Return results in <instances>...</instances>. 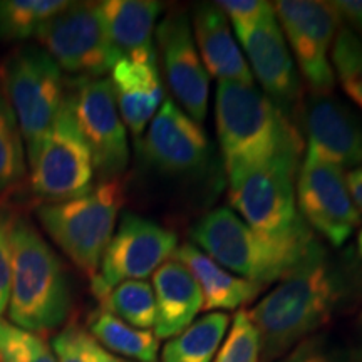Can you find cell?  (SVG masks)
Segmentation results:
<instances>
[{"label": "cell", "mask_w": 362, "mask_h": 362, "mask_svg": "<svg viewBox=\"0 0 362 362\" xmlns=\"http://www.w3.org/2000/svg\"><path fill=\"white\" fill-rule=\"evenodd\" d=\"M339 293L324 247L314 240L279 284L247 310L259 330L262 362L280 359L324 327L334 314Z\"/></svg>", "instance_id": "obj_1"}, {"label": "cell", "mask_w": 362, "mask_h": 362, "mask_svg": "<svg viewBox=\"0 0 362 362\" xmlns=\"http://www.w3.org/2000/svg\"><path fill=\"white\" fill-rule=\"evenodd\" d=\"M193 245L225 270L260 287L279 282L304 257L315 237L305 221L279 235L257 232L230 208H216L189 230Z\"/></svg>", "instance_id": "obj_2"}, {"label": "cell", "mask_w": 362, "mask_h": 362, "mask_svg": "<svg viewBox=\"0 0 362 362\" xmlns=\"http://www.w3.org/2000/svg\"><path fill=\"white\" fill-rule=\"evenodd\" d=\"M216 133L226 173L272 158L302 153V139L285 111L253 84L218 81Z\"/></svg>", "instance_id": "obj_3"}, {"label": "cell", "mask_w": 362, "mask_h": 362, "mask_svg": "<svg viewBox=\"0 0 362 362\" xmlns=\"http://www.w3.org/2000/svg\"><path fill=\"white\" fill-rule=\"evenodd\" d=\"M8 317L12 324L40 334L61 327L71 310L69 275L39 230L13 216Z\"/></svg>", "instance_id": "obj_4"}, {"label": "cell", "mask_w": 362, "mask_h": 362, "mask_svg": "<svg viewBox=\"0 0 362 362\" xmlns=\"http://www.w3.org/2000/svg\"><path fill=\"white\" fill-rule=\"evenodd\" d=\"M123 203L121 180H106L79 198L39 205L37 218L67 259L93 279L115 235Z\"/></svg>", "instance_id": "obj_5"}, {"label": "cell", "mask_w": 362, "mask_h": 362, "mask_svg": "<svg viewBox=\"0 0 362 362\" xmlns=\"http://www.w3.org/2000/svg\"><path fill=\"white\" fill-rule=\"evenodd\" d=\"M0 86L17 117L30 165L64 103L62 71L42 47L21 45L4 61Z\"/></svg>", "instance_id": "obj_6"}, {"label": "cell", "mask_w": 362, "mask_h": 362, "mask_svg": "<svg viewBox=\"0 0 362 362\" xmlns=\"http://www.w3.org/2000/svg\"><path fill=\"white\" fill-rule=\"evenodd\" d=\"M298 160V155H282L228 171L235 214L257 232L285 233L300 221L296 202Z\"/></svg>", "instance_id": "obj_7"}, {"label": "cell", "mask_w": 362, "mask_h": 362, "mask_svg": "<svg viewBox=\"0 0 362 362\" xmlns=\"http://www.w3.org/2000/svg\"><path fill=\"white\" fill-rule=\"evenodd\" d=\"M93 178V156L72 115L69 96H66L30 163V189L40 205L61 203L90 192Z\"/></svg>", "instance_id": "obj_8"}, {"label": "cell", "mask_w": 362, "mask_h": 362, "mask_svg": "<svg viewBox=\"0 0 362 362\" xmlns=\"http://www.w3.org/2000/svg\"><path fill=\"white\" fill-rule=\"evenodd\" d=\"M34 37L62 71L78 79H101L121 59L94 2H69L45 21Z\"/></svg>", "instance_id": "obj_9"}, {"label": "cell", "mask_w": 362, "mask_h": 362, "mask_svg": "<svg viewBox=\"0 0 362 362\" xmlns=\"http://www.w3.org/2000/svg\"><path fill=\"white\" fill-rule=\"evenodd\" d=\"M176 248L178 238L171 230L128 211L121 216L96 275L90 279V291L101 302L121 282L155 274Z\"/></svg>", "instance_id": "obj_10"}, {"label": "cell", "mask_w": 362, "mask_h": 362, "mask_svg": "<svg viewBox=\"0 0 362 362\" xmlns=\"http://www.w3.org/2000/svg\"><path fill=\"white\" fill-rule=\"evenodd\" d=\"M280 29L285 33L300 74L312 93L330 96L336 78L329 51L339 33L341 16L332 2L280 0L272 4Z\"/></svg>", "instance_id": "obj_11"}, {"label": "cell", "mask_w": 362, "mask_h": 362, "mask_svg": "<svg viewBox=\"0 0 362 362\" xmlns=\"http://www.w3.org/2000/svg\"><path fill=\"white\" fill-rule=\"evenodd\" d=\"M69 96L72 115L103 181L116 180L129 161L126 126L117 111L111 81L76 79Z\"/></svg>", "instance_id": "obj_12"}, {"label": "cell", "mask_w": 362, "mask_h": 362, "mask_svg": "<svg viewBox=\"0 0 362 362\" xmlns=\"http://www.w3.org/2000/svg\"><path fill=\"white\" fill-rule=\"evenodd\" d=\"M296 202L305 225L336 248L349 240L362 220L347 188L344 170L307 155L298 168Z\"/></svg>", "instance_id": "obj_13"}, {"label": "cell", "mask_w": 362, "mask_h": 362, "mask_svg": "<svg viewBox=\"0 0 362 362\" xmlns=\"http://www.w3.org/2000/svg\"><path fill=\"white\" fill-rule=\"evenodd\" d=\"M165 76L173 96L197 123L206 117L210 74L194 44L192 22L185 12H171L156 27Z\"/></svg>", "instance_id": "obj_14"}, {"label": "cell", "mask_w": 362, "mask_h": 362, "mask_svg": "<svg viewBox=\"0 0 362 362\" xmlns=\"http://www.w3.org/2000/svg\"><path fill=\"white\" fill-rule=\"evenodd\" d=\"M141 151L155 168L171 175H188L205 168L211 146L200 123L166 99L151 119Z\"/></svg>", "instance_id": "obj_15"}, {"label": "cell", "mask_w": 362, "mask_h": 362, "mask_svg": "<svg viewBox=\"0 0 362 362\" xmlns=\"http://www.w3.org/2000/svg\"><path fill=\"white\" fill-rule=\"evenodd\" d=\"M247 56L252 76L259 79L264 93L280 110L292 106L300 94V81L293 57L285 42L274 7H270L255 24L235 30Z\"/></svg>", "instance_id": "obj_16"}, {"label": "cell", "mask_w": 362, "mask_h": 362, "mask_svg": "<svg viewBox=\"0 0 362 362\" xmlns=\"http://www.w3.org/2000/svg\"><path fill=\"white\" fill-rule=\"evenodd\" d=\"M304 121L307 156L342 170L362 165V124L346 104L312 94L305 101Z\"/></svg>", "instance_id": "obj_17"}, {"label": "cell", "mask_w": 362, "mask_h": 362, "mask_svg": "<svg viewBox=\"0 0 362 362\" xmlns=\"http://www.w3.org/2000/svg\"><path fill=\"white\" fill-rule=\"evenodd\" d=\"M110 81L121 119L138 138L163 104V84L156 59L136 61L121 57L112 66Z\"/></svg>", "instance_id": "obj_18"}, {"label": "cell", "mask_w": 362, "mask_h": 362, "mask_svg": "<svg viewBox=\"0 0 362 362\" xmlns=\"http://www.w3.org/2000/svg\"><path fill=\"white\" fill-rule=\"evenodd\" d=\"M193 27L194 44L208 74L220 81L253 84L247 59L233 37L228 19L216 4H198Z\"/></svg>", "instance_id": "obj_19"}, {"label": "cell", "mask_w": 362, "mask_h": 362, "mask_svg": "<svg viewBox=\"0 0 362 362\" xmlns=\"http://www.w3.org/2000/svg\"><path fill=\"white\" fill-rule=\"evenodd\" d=\"M99 13L107 39L119 57L153 61L156 49L153 33L163 4L155 0H104Z\"/></svg>", "instance_id": "obj_20"}, {"label": "cell", "mask_w": 362, "mask_h": 362, "mask_svg": "<svg viewBox=\"0 0 362 362\" xmlns=\"http://www.w3.org/2000/svg\"><path fill=\"white\" fill-rule=\"evenodd\" d=\"M156 298L155 336H178L203 310V297L197 280L181 262L170 259L153 274Z\"/></svg>", "instance_id": "obj_21"}, {"label": "cell", "mask_w": 362, "mask_h": 362, "mask_svg": "<svg viewBox=\"0 0 362 362\" xmlns=\"http://www.w3.org/2000/svg\"><path fill=\"white\" fill-rule=\"evenodd\" d=\"M173 259L187 267L197 280L203 297V310L225 312L238 309L240 305L255 300L264 288L259 284L225 270L193 243L180 245L173 253Z\"/></svg>", "instance_id": "obj_22"}, {"label": "cell", "mask_w": 362, "mask_h": 362, "mask_svg": "<svg viewBox=\"0 0 362 362\" xmlns=\"http://www.w3.org/2000/svg\"><path fill=\"white\" fill-rule=\"evenodd\" d=\"M228 325L226 312H208L198 317L165 344L161 362H214Z\"/></svg>", "instance_id": "obj_23"}, {"label": "cell", "mask_w": 362, "mask_h": 362, "mask_svg": "<svg viewBox=\"0 0 362 362\" xmlns=\"http://www.w3.org/2000/svg\"><path fill=\"white\" fill-rule=\"evenodd\" d=\"M88 327L90 336L111 354L138 362H156L160 339L151 330L136 329L103 309L90 314Z\"/></svg>", "instance_id": "obj_24"}, {"label": "cell", "mask_w": 362, "mask_h": 362, "mask_svg": "<svg viewBox=\"0 0 362 362\" xmlns=\"http://www.w3.org/2000/svg\"><path fill=\"white\" fill-rule=\"evenodd\" d=\"M25 156L19 123L0 86V202L24 181Z\"/></svg>", "instance_id": "obj_25"}, {"label": "cell", "mask_w": 362, "mask_h": 362, "mask_svg": "<svg viewBox=\"0 0 362 362\" xmlns=\"http://www.w3.org/2000/svg\"><path fill=\"white\" fill-rule=\"evenodd\" d=\"M101 309L136 329L149 330L156 322V298L153 285L144 280H126L101 300Z\"/></svg>", "instance_id": "obj_26"}, {"label": "cell", "mask_w": 362, "mask_h": 362, "mask_svg": "<svg viewBox=\"0 0 362 362\" xmlns=\"http://www.w3.org/2000/svg\"><path fill=\"white\" fill-rule=\"evenodd\" d=\"M67 4L64 0H0V40L34 37L40 25Z\"/></svg>", "instance_id": "obj_27"}, {"label": "cell", "mask_w": 362, "mask_h": 362, "mask_svg": "<svg viewBox=\"0 0 362 362\" xmlns=\"http://www.w3.org/2000/svg\"><path fill=\"white\" fill-rule=\"evenodd\" d=\"M330 57L342 89L362 110V39L349 27H342L334 39Z\"/></svg>", "instance_id": "obj_28"}, {"label": "cell", "mask_w": 362, "mask_h": 362, "mask_svg": "<svg viewBox=\"0 0 362 362\" xmlns=\"http://www.w3.org/2000/svg\"><path fill=\"white\" fill-rule=\"evenodd\" d=\"M0 362H57L52 347L40 337L0 317Z\"/></svg>", "instance_id": "obj_29"}, {"label": "cell", "mask_w": 362, "mask_h": 362, "mask_svg": "<svg viewBox=\"0 0 362 362\" xmlns=\"http://www.w3.org/2000/svg\"><path fill=\"white\" fill-rule=\"evenodd\" d=\"M52 351L57 362H126L104 349L88 330L74 324L54 337Z\"/></svg>", "instance_id": "obj_30"}, {"label": "cell", "mask_w": 362, "mask_h": 362, "mask_svg": "<svg viewBox=\"0 0 362 362\" xmlns=\"http://www.w3.org/2000/svg\"><path fill=\"white\" fill-rule=\"evenodd\" d=\"M214 362H262V342L259 330L247 310H238L233 317L228 336L221 342Z\"/></svg>", "instance_id": "obj_31"}, {"label": "cell", "mask_w": 362, "mask_h": 362, "mask_svg": "<svg viewBox=\"0 0 362 362\" xmlns=\"http://www.w3.org/2000/svg\"><path fill=\"white\" fill-rule=\"evenodd\" d=\"M13 215L0 210V314H4L8 305L12 277V247L11 228Z\"/></svg>", "instance_id": "obj_32"}, {"label": "cell", "mask_w": 362, "mask_h": 362, "mask_svg": "<svg viewBox=\"0 0 362 362\" xmlns=\"http://www.w3.org/2000/svg\"><path fill=\"white\" fill-rule=\"evenodd\" d=\"M279 362H342L341 356L322 336H310L298 342Z\"/></svg>", "instance_id": "obj_33"}, {"label": "cell", "mask_w": 362, "mask_h": 362, "mask_svg": "<svg viewBox=\"0 0 362 362\" xmlns=\"http://www.w3.org/2000/svg\"><path fill=\"white\" fill-rule=\"evenodd\" d=\"M216 6L223 11L226 19L232 21L235 30H242L255 24L272 4L265 0H221Z\"/></svg>", "instance_id": "obj_34"}, {"label": "cell", "mask_w": 362, "mask_h": 362, "mask_svg": "<svg viewBox=\"0 0 362 362\" xmlns=\"http://www.w3.org/2000/svg\"><path fill=\"white\" fill-rule=\"evenodd\" d=\"M332 6L336 7L341 19L351 22L362 33V0H337L332 2Z\"/></svg>", "instance_id": "obj_35"}, {"label": "cell", "mask_w": 362, "mask_h": 362, "mask_svg": "<svg viewBox=\"0 0 362 362\" xmlns=\"http://www.w3.org/2000/svg\"><path fill=\"white\" fill-rule=\"evenodd\" d=\"M347 188H349L352 200H354L357 210L362 211V166L349 171L346 175Z\"/></svg>", "instance_id": "obj_36"}, {"label": "cell", "mask_w": 362, "mask_h": 362, "mask_svg": "<svg viewBox=\"0 0 362 362\" xmlns=\"http://www.w3.org/2000/svg\"><path fill=\"white\" fill-rule=\"evenodd\" d=\"M356 362H362V314L359 317V325H357V351Z\"/></svg>", "instance_id": "obj_37"}, {"label": "cell", "mask_w": 362, "mask_h": 362, "mask_svg": "<svg viewBox=\"0 0 362 362\" xmlns=\"http://www.w3.org/2000/svg\"><path fill=\"white\" fill-rule=\"evenodd\" d=\"M357 247H359V255H361V259H362V230H361L359 237H357Z\"/></svg>", "instance_id": "obj_38"}]
</instances>
